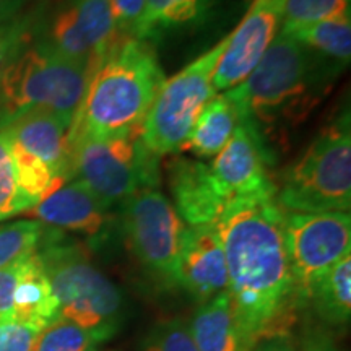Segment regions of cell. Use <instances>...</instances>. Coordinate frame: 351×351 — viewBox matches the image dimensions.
I'll use <instances>...</instances> for the list:
<instances>
[{
	"label": "cell",
	"mask_w": 351,
	"mask_h": 351,
	"mask_svg": "<svg viewBox=\"0 0 351 351\" xmlns=\"http://www.w3.org/2000/svg\"><path fill=\"white\" fill-rule=\"evenodd\" d=\"M276 189L231 200L217 219L226 258L228 293L249 340L288 330L298 302Z\"/></svg>",
	"instance_id": "1"
},
{
	"label": "cell",
	"mask_w": 351,
	"mask_h": 351,
	"mask_svg": "<svg viewBox=\"0 0 351 351\" xmlns=\"http://www.w3.org/2000/svg\"><path fill=\"white\" fill-rule=\"evenodd\" d=\"M163 83V70L150 44L125 39L88 82L69 137L138 135Z\"/></svg>",
	"instance_id": "2"
},
{
	"label": "cell",
	"mask_w": 351,
	"mask_h": 351,
	"mask_svg": "<svg viewBox=\"0 0 351 351\" xmlns=\"http://www.w3.org/2000/svg\"><path fill=\"white\" fill-rule=\"evenodd\" d=\"M38 257L59 302L60 319L96 333L103 341L112 339L124 320V295L85 249L47 226Z\"/></svg>",
	"instance_id": "3"
},
{
	"label": "cell",
	"mask_w": 351,
	"mask_h": 351,
	"mask_svg": "<svg viewBox=\"0 0 351 351\" xmlns=\"http://www.w3.org/2000/svg\"><path fill=\"white\" fill-rule=\"evenodd\" d=\"M88 82L90 70L60 54L47 39L25 47L0 78V127L38 109L73 119Z\"/></svg>",
	"instance_id": "4"
},
{
	"label": "cell",
	"mask_w": 351,
	"mask_h": 351,
	"mask_svg": "<svg viewBox=\"0 0 351 351\" xmlns=\"http://www.w3.org/2000/svg\"><path fill=\"white\" fill-rule=\"evenodd\" d=\"M311 60L306 46L288 33H278L269 49L238 86L225 91L239 119L256 124L295 119L309 103Z\"/></svg>",
	"instance_id": "5"
},
{
	"label": "cell",
	"mask_w": 351,
	"mask_h": 351,
	"mask_svg": "<svg viewBox=\"0 0 351 351\" xmlns=\"http://www.w3.org/2000/svg\"><path fill=\"white\" fill-rule=\"evenodd\" d=\"M276 202L287 212H350L351 135L348 116L320 132L283 176Z\"/></svg>",
	"instance_id": "6"
},
{
	"label": "cell",
	"mask_w": 351,
	"mask_h": 351,
	"mask_svg": "<svg viewBox=\"0 0 351 351\" xmlns=\"http://www.w3.org/2000/svg\"><path fill=\"white\" fill-rule=\"evenodd\" d=\"M72 148V176L93 192L104 208L122 205L140 189L158 184V158L138 135L96 138L69 137Z\"/></svg>",
	"instance_id": "7"
},
{
	"label": "cell",
	"mask_w": 351,
	"mask_h": 351,
	"mask_svg": "<svg viewBox=\"0 0 351 351\" xmlns=\"http://www.w3.org/2000/svg\"><path fill=\"white\" fill-rule=\"evenodd\" d=\"M226 38L186 69L165 80L150 111L140 127V142L152 155L160 158L181 150L194 122L210 99L217 96L213 75Z\"/></svg>",
	"instance_id": "8"
},
{
	"label": "cell",
	"mask_w": 351,
	"mask_h": 351,
	"mask_svg": "<svg viewBox=\"0 0 351 351\" xmlns=\"http://www.w3.org/2000/svg\"><path fill=\"white\" fill-rule=\"evenodd\" d=\"M122 207L130 251L140 265L165 287L176 285V267L186 225L174 205L156 189H140Z\"/></svg>",
	"instance_id": "9"
},
{
	"label": "cell",
	"mask_w": 351,
	"mask_h": 351,
	"mask_svg": "<svg viewBox=\"0 0 351 351\" xmlns=\"http://www.w3.org/2000/svg\"><path fill=\"white\" fill-rule=\"evenodd\" d=\"M283 238L296 298L298 301H306L315 280L345 256H350V213H302L285 210Z\"/></svg>",
	"instance_id": "10"
},
{
	"label": "cell",
	"mask_w": 351,
	"mask_h": 351,
	"mask_svg": "<svg viewBox=\"0 0 351 351\" xmlns=\"http://www.w3.org/2000/svg\"><path fill=\"white\" fill-rule=\"evenodd\" d=\"M283 2L285 0H254L247 15L226 38V47L215 69V90L225 93L251 75L280 33Z\"/></svg>",
	"instance_id": "11"
},
{
	"label": "cell",
	"mask_w": 351,
	"mask_h": 351,
	"mask_svg": "<svg viewBox=\"0 0 351 351\" xmlns=\"http://www.w3.org/2000/svg\"><path fill=\"white\" fill-rule=\"evenodd\" d=\"M208 166L230 200L276 189L267 173V152L258 127L249 119H239L231 138Z\"/></svg>",
	"instance_id": "12"
},
{
	"label": "cell",
	"mask_w": 351,
	"mask_h": 351,
	"mask_svg": "<svg viewBox=\"0 0 351 351\" xmlns=\"http://www.w3.org/2000/svg\"><path fill=\"white\" fill-rule=\"evenodd\" d=\"M176 287L186 289L200 304L228 291L226 258L215 225L186 226L176 267Z\"/></svg>",
	"instance_id": "13"
},
{
	"label": "cell",
	"mask_w": 351,
	"mask_h": 351,
	"mask_svg": "<svg viewBox=\"0 0 351 351\" xmlns=\"http://www.w3.org/2000/svg\"><path fill=\"white\" fill-rule=\"evenodd\" d=\"M70 125V117L38 109L20 114L0 129H7L13 142L38 158L60 182L65 184L72 176Z\"/></svg>",
	"instance_id": "14"
},
{
	"label": "cell",
	"mask_w": 351,
	"mask_h": 351,
	"mask_svg": "<svg viewBox=\"0 0 351 351\" xmlns=\"http://www.w3.org/2000/svg\"><path fill=\"white\" fill-rule=\"evenodd\" d=\"M176 212L189 226L215 225L230 197L219 186L208 165L178 158L168 166Z\"/></svg>",
	"instance_id": "15"
},
{
	"label": "cell",
	"mask_w": 351,
	"mask_h": 351,
	"mask_svg": "<svg viewBox=\"0 0 351 351\" xmlns=\"http://www.w3.org/2000/svg\"><path fill=\"white\" fill-rule=\"evenodd\" d=\"M36 221L54 228L98 238L108 223V210L80 181L64 184L29 210Z\"/></svg>",
	"instance_id": "16"
},
{
	"label": "cell",
	"mask_w": 351,
	"mask_h": 351,
	"mask_svg": "<svg viewBox=\"0 0 351 351\" xmlns=\"http://www.w3.org/2000/svg\"><path fill=\"white\" fill-rule=\"evenodd\" d=\"M189 327L197 351H251L254 346L236 317L228 291L202 302Z\"/></svg>",
	"instance_id": "17"
},
{
	"label": "cell",
	"mask_w": 351,
	"mask_h": 351,
	"mask_svg": "<svg viewBox=\"0 0 351 351\" xmlns=\"http://www.w3.org/2000/svg\"><path fill=\"white\" fill-rule=\"evenodd\" d=\"M13 320L44 330L60 319L59 302L52 291L38 251L23 261L19 282L13 291Z\"/></svg>",
	"instance_id": "18"
},
{
	"label": "cell",
	"mask_w": 351,
	"mask_h": 351,
	"mask_svg": "<svg viewBox=\"0 0 351 351\" xmlns=\"http://www.w3.org/2000/svg\"><path fill=\"white\" fill-rule=\"evenodd\" d=\"M239 116L225 95L215 96L202 109L181 150L199 158L217 156L231 138Z\"/></svg>",
	"instance_id": "19"
},
{
	"label": "cell",
	"mask_w": 351,
	"mask_h": 351,
	"mask_svg": "<svg viewBox=\"0 0 351 351\" xmlns=\"http://www.w3.org/2000/svg\"><path fill=\"white\" fill-rule=\"evenodd\" d=\"M306 301L324 322L345 326L351 315V257L345 256L315 280Z\"/></svg>",
	"instance_id": "20"
},
{
	"label": "cell",
	"mask_w": 351,
	"mask_h": 351,
	"mask_svg": "<svg viewBox=\"0 0 351 351\" xmlns=\"http://www.w3.org/2000/svg\"><path fill=\"white\" fill-rule=\"evenodd\" d=\"M69 5L101 65L125 41L117 32L109 0H70Z\"/></svg>",
	"instance_id": "21"
},
{
	"label": "cell",
	"mask_w": 351,
	"mask_h": 351,
	"mask_svg": "<svg viewBox=\"0 0 351 351\" xmlns=\"http://www.w3.org/2000/svg\"><path fill=\"white\" fill-rule=\"evenodd\" d=\"M212 3L213 0H147V13L138 39L145 41L166 29L200 21L208 13Z\"/></svg>",
	"instance_id": "22"
},
{
	"label": "cell",
	"mask_w": 351,
	"mask_h": 351,
	"mask_svg": "<svg viewBox=\"0 0 351 351\" xmlns=\"http://www.w3.org/2000/svg\"><path fill=\"white\" fill-rule=\"evenodd\" d=\"M282 32L288 33L293 39L301 43L302 46H309L313 49L322 52L328 57L348 62L351 56V21L350 16L337 20L319 21V23L295 26V28H283Z\"/></svg>",
	"instance_id": "23"
},
{
	"label": "cell",
	"mask_w": 351,
	"mask_h": 351,
	"mask_svg": "<svg viewBox=\"0 0 351 351\" xmlns=\"http://www.w3.org/2000/svg\"><path fill=\"white\" fill-rule=\"evenodd\" d=\"M36 200L32 199L21 186L19 169L12 150V138L7 129H0V223L28 213Z\"/></svg>",
	"instance_id": "24"
},
{
	"label": "cell",
	"mask_w": 351,
	"mask_h": 351,
	"mask_svg": "<svg viewBox=\"0 0 351 351\" xmlns=\"http://www.w3.org/2000/svg\"><path fill=\"white\" fill-rule=\"evenodd\" d=\"M52 46L56 47L60 54H64L69 59L85 65L90 70V78L98 70V62H96L93 49L85 34H83L80 25L75 19L72 7L67 5L56 15L54 21L51 25V34L47 39Z\"/></svg>",
	"instance_id": "25"
},
{
	"label": "cell",
	"mask_w": 351,
	"mask_h": 351,
	"mask_svg": "<svg viewBox=\"0 0 351 351\" xmlns=\"http://www.w3.org/2000/svg\"><path fill=\"white\" fill-rule=\"evenodd\" d=\"M46 231L47 226L36 219L0 225V270L36 252Z\"/></svg>",
	"instance_id": "26"
},
{
	"label": "cell",
	"mask_w": 351,
	"mask_h": 351,
	"mask_svg": "<svg viewBox=\"0 0 351 351\" xmlns=\"http://www.w3.org/2000/svg\"><path fill=\"white\" fill-rule=\"evenodd\" d=\"M103 340L69 320L57 319L39 333L33 351H93Z\"/></svg>",
	"instance_id": "27"
},
{
	"label": "cell",
	"mask_w": 351,
	"mask_h": 351,
	"mask_svg": "<svg viewBox=\"0 0 351 351\" xmlns=\"http://www.w3.org/2000/svg\"><path fill=\"white\" fill-rule=\"evenodd\" d=\"M350 16V0H285L283 28Z\"/></svg>",
	"instance_id": "28"
},
{
	"label": "cell",
	"mask_w": 351,
	"mask_h": 351,
	"mask_svg": "<svg viewBox=\"0 0 351 351\" xmlns=\"http://www.w3.org/2000/svg\"><path fill=\"white\" fill-rule=\"evenodd\" d=\"M140 351H197L191 327L181 317L158 322L147 333Z\"/></svg>",
	"instance_id": "29"
},
{
	"label": "cell",
	"mask_w": 351,
	"mask_h": 351,
	"mask_svg": "<svg viewBox=\"0 0 351 351\" xmlns=\"http://www.w3.org/2000/svg\"><path fill=\"white\" fill-rule=\"evenodd\" d=\"M32 19H15L5 25H0V78L8 65L25 49L29 38Z\"/></svg>",
	"instance_id": "30"
},
{
	"label": "cell",
	"mask_w": 351,
	"mask_h": 351,
	"mask_svg": "<svg viewBox=\"0 0 351 351\" xmlns=\"http://www.w3.org/2000/svg\"><path fill=\"white\" fill-rule=\"evenodd\" d=\"M109 5L121 36L125 39H138L140 28L147 13V0H109Z\"/></svg>",
	"instance_id": "31"
},
{
	"label": "cell",
	"mask_w": 351,
	"mask_h": 351,
	"mask_svg": "<svg viewBox=\"0 0 351 351\" xmlns=\"http://www.w3.org/2000/svg\"><path fill=\"white\" fill-rule=\"evenodd\" d=\"M41 332L16 320L0 322V351H33Z\"/></svg>",
	"instance_id": "32"
},
{
	"label": "cell",
	"mask_w": 351,
	"mask_h": 351,
	"mask_svg": "<svg viewBox=\"0 0 351 351\" xmlns=\"http://www.w3.org/2000/svg\"><path fill=\"white\" fill-rule=\"evenodd\" d=\"M25 258L0 270V322L13 320V291H15L16 282H19Z\"/></svg>",
	"instance_id": "33"
},
{
	"label": "cell",
	"mask_w": 351,
	"mask_h": 351,
	"mask_svg": "<svg viewBox=\"0 0 351 351\" xmlns=\"http://www.w3.org/2000/svg\"><path fill=\"white\" fill-rule=\"evenodd\" d=\"M301 351H340L326 328L309 326L302 330Z\"/></svg>",
	"instance_id": "34"
},
{
	"label": "cell",
	"mask_w": 351,
	"mask_h": 351,
	"mask_svg": "<svg viewBox=\"0 0 351 351\" xmlns=\"http://www.w3.org/2000/svg\"><path fill=\"white\" fill-rule=\"evenodd\" d=\"M251 351H298L293 341L291 333L288 330L282 332H271L265 335L258 337L254 341Z\"/></svg>",
	"instance_id": "35"
},
{
	"label": "cell",
	"mask_w": 351,
	"mask_h": 351,
	"mask_svg": "<svg viewBox=\"0 0 351 351\" xmlns=\"http://www.w3.org/2000/svg\"><path fill=\"white\" fill-rule=\"evenodd\" d=\"M26 0H0V25L15 20Z\"/></svg>",
	"instance_id": "36"
},
{
	"label": "cell",
	"mask_w": 351,
	"mask_h": 351,
	"mask_svg": "<svg viewBox=\"0 0 351 351\" xmlns=\"http://www.w3.org/2000/svg\"><path fill=\"white\" fill-rule=\"evenodd\" d=\"M93 351H98V350H93Z\"/></svg>",
	"instance_id": "37"
}]
</instances>
